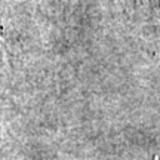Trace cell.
<instances>
[{
  "instance_id": "obj_1",
  "label": "cell",
  "mask_w": 160,
  "mask_h": 160,
  "mask_svg": "<svg viewBox=\"0 0 160 160\" xmlns=\"http://www.w3.org/2000/svg\"><path fill=\"white\" fill-rule=\"evenodd\" d=\"M157 3H160V0H157Z\"/></svg>"
}]
</instances>
